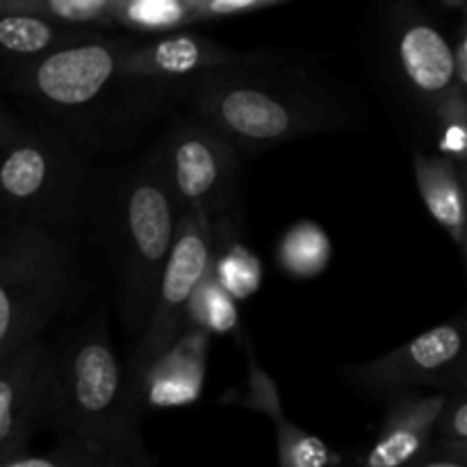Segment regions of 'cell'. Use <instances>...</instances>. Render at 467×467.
Here are the masks:
<instances>
[{"instance_id":"obj_1","label":"cell","mask_w":467,"mask_h":467,"mask_svg":"<svg viewBox=\"0 0 467 467\" xmlns=\"http://www.w3.org/2000/svg\"><path fill=\"white\" fill-rule=\"evenodd\" d=\"M128 36L108 35L0 73L9 91L82 153L128 149L173 103L171 85L123 71Z\"/></svg>"},{"instance_id":"obj_2","label":"cell","mask_w":467,"mask_h":467,"mask_svg":"<svg viewBox=\"0 0 467 467\" xmlns=\"http://www.w3.org/2000/svg\"><path fill=\"white\" fill-rule=\"evenodd\" d=\"M171 94L187 114L217 128L244 153L356 126V109L340 87L315 76L292 50L258 67L173 82Z\"/></svg>"},{"instance_id":"obj_3","label":"cell","mask_w":467,"mask_h":467,"mask_svg":"<svg viewBox=\"0 0 467 467\" xmlns=\"http://www.w3.org/2000/svg\"><path fill=\"white\" fill-rule=\"evenodd\" d=\"M87 219L112 263L123 328L140 337L181 223L155 149L123 169L91 173Z\"/></svg>"},{"instance_id":"obj_4","label":"cell","mask_w":467,"mask_h":467,"mask_svg":"<svg viewBox=\"0 0 467 467\" xmlns=\"http://www.w3.org/2000/svg\"><path fill=\"white\" fill-rule=\"evenodd\" d=\"M141 406L114 351L105 313L53 347L41 427L50 429L57 442L99 456L146 451Z\"/></svg>"},{"instance_id":"obj_5","label":"cell","mask_w":467,"mask_h":467,"mask_svg":"<svg viewBox=\"0 0 467 467\" xmlns=\"http://www.w3.org/2000/svg\"><path fill=\"white\" fill-rule=\"evenodd\" d=\"M78 278L71 235L35 226L0 231V363L39 340L67 308Z\"/></svg>"},{"instance_id":"obj_6","label":"cell","mask_w":467,"mask_h":467,"mask_svg":"<svg viewBox=\"0 0 467 467\" xmlns=\"http://www.w3.org/2000/svg\"><path fill=\"white\" fill-rule=\"evenodd\" d=\"M87 155L55 128L36 123L26 141L0 150V219L71 235L87 219Z\"/></svg>"},{"instance_id":"obj_7","label":"cell","mask_w":467,"mask_h":467,"mask_svg":"<svg viewBox=\"0 0 467 467\" xmlns=\"http://www.w3.org/2000/svg\"><path fill=\"white\" fill-rule=\"evenodd\" d=\"M379 62L397 96L429 126L456 87L451 39L418 3H388L377 18ZM467 94V91H465Z\"/></svg>"},{"instance_id":"obj_8","label":"cell","mask_w":467,"mask_h":467,"mask_svg":"<svg viewBox=\"0 0 467 467\" xmlns=\"http://www.w3.org/2000/svg\"><path fill=\"white\" fill-rule=\"evenodd\" d=\"M181 214L210 226L240 213V150L217 128L192 114H178L153 146Z\"/></svg>"},{"instance_id":"obj_9","label":"cell","mask_w":467,"mask_h":467,"mask_svg":"<svg viewBox=\"0 0 467 467\" xmlns=\"http://www.w3.org/2000/svg\"><path fill=\"white\" fill-rule=\"evenodd\" d=\"M213 226L194 214H181L176 242L155 287L149 319L126 365L128 383L140 401L146 374L192 327V306L199 287L213 274Z\"/></svg>"},{"instance_id":"obj_10","label":"cell","mask_w":467,"mask_h":467,"mask_svg":"<svg viewBox=\"0 0 467 467\" xmlns=\"http://www.w3.org/2000/svg\"><path fill=\"white\" fill-rule=\"evenodd\" d=\"M283 0H26L27 14L57 26L150 39L201 23L267 12Z\"/></svg>"},{"instance_id":"obj_11","label":"cell","mask_w":467,"mask_h":467,"mask_svg":"<svg viewBox=\"0 0 467 467\" xmlns=\"http://www.w3.org/2000/svg\"><path fill=\"white\" fill-rule=\"evenodd\" d=\"M337 374L356 390L386 400L424 388L454 392L467 383L465 327L461 319L438 324L379 358L342 365Z\"/></svg>"},{"instance_id":"obj_12","label":"cell","mask_w":467,"mask_h":467,"mask_svg":"<svg viewBox=\"0 0 467 467\" xmlns=\"http://www.w3.org/2000/svg\"><path fill=\"white\" fill-rule=\"evenodd\" d=\"M285 50H240L219 44L201 32L182 30L171 35L132 39L128 36L123 48V71L137 80H153L173 85L203 73L226 71V68L258 67L278 59Z\"/></svg>"},{"instance_id":"obj_13","label":"cell","mask_w":467,"mask_h":467,"mask_svg":"<svg viewBox=\"0 0 467 467\" xmlns=\"http://www.w3.org/2000/svg\"><path fill=\"white\" fill-rule=\"evenodd\" d=\"M53 347L35 340L0 363V463L26 454L41 427Z\"/></svg>"},{"instance_id":"obj_14","label":"cell","mask_w":467,"mask_h":467,"mask_svg":"<svg viewBox=\"0 0 467 467\" xmlns=\"http://www.w3.org/2000/svg\"><path fill=\"white\" fill-rule=\"evenodd\" d=\"M450 392H404L388 400L381 431L356 467H406L433 450L436 424Z\"/></svg>"},{"instance_id":"obj_15","label":"cell","mask_w":467,"mask_h":467,"mask_svg":"<svg viewBox=\"0 0 467 467\" xmlns=\"http://www.w3.org/2000/svg\"><path fill=\"white\" fill-rule=\"evenodd\" d=\"M103 36H108V32L57 26L35 14L18 12L9 0H0V73Z\"/></svg>"},{"instance_id":"obj_16","label":"cell","mask_w":467,"mask_h":467,"mask_svg":"<svg viewBox=\"0 0 467 467\" xmlns=\"http://www.w3.org/2000/svg\"><path fill=\"white\" fill-rule=\"evenodd\" d=\"M235 404L246 406L251 410L267 415L276 429V450L278 465L281 467H328L331 463V451L322 438L304 431L290 422L283 413L281 397H278L274 379L260 368L258 360L249 351V377L242 395H237Z\"/></svg>"},{"instance_id":"obj_17","label":"cell","mask_w":467,"mask_h":467,"mask_svg":"<svg viewBox=\"0 0 467 467\" xmlns=\"http://www.w3.org/2000/svg\"><path fill=\"white\" fill-rule=\"evenodd\" d=\"M208 331L190 327L185 336L150 368L141 386V401L150 406H176L196 400L203 386Z\"/></svg>"},{"instance_id":"obj_18","label":"cell","mask_w":467,"mask_h":467,"mask_svg":"<svg viewBox=\"0 0 467 467\" xmlns=\"http://www.w3.org/2000/svg\"><path fill=\"white\" fill-rule=\"evenodd\" d=\"M413 173L420 196L429 214L441 223L461 254L467 246V214H465V173L451 160L438 153H413Z\"/></svg>"},{"instance_id":"obj_19","label":"cell","mask_w":467,"mask_h":467,"mask_svg":"<svg viewBox=\"0 0 467 467\" xmlns=\"http://www.w3.org/2000/svg\"><path fill=\"white\" fill-rule=\"evenodd\" d=\"M235 219L214 223V260L213 278L228 296H249L260 283V265L249 249L237 240H231V228Z\"/></svg>"},{"instance_id":"obj_20","label":"cell","mask_w":467,"mask_h":467,"mask_svg":"<svg viewBox=\"0 0 467 467\" xmlns=\"http://www.w3.org/2000/svg\"><path fill=\"white\" fill-rule=\"evenodd\" d=\"M331 258V244L319 226L310 222L296 223L278 244V265L296 278H310L324 272Z\"/></svg>"},{"instance_id":"obj_21","label":"cell","mask_w":467,"mask_h":467,"mask_svg":"<svg viewBox=\"0 0 467 467\" xmlns=\"http://www.w3.org/2000/svg\"><path fill=\"white\" fill-rule=\"evenodd\" d=\"M431 132L436 137L438 155L451 160L461 173L467 176V94L456 91L451 94L431 123Z\"/></svg>"},{"instance_id":"obj_22","label":"cell","mask_w":467,"mask_h":467,"mask_svg":"<svg viewBox=\"0 0 467 467\" xmlns=\"http://www.w3.org/2000/svg\"><path fill=\"white\" fill-rule=\"evenodd\" d=\"M433 451L465 463L467 459V392L465 388L450 392L442 406L433 436Z\"/></svg>"},{"instance_id":"obj_23","label":"cell","mask_w":467,"mask_h":467,"mask_svg":"<svg viewBox=\"0 0 467 467\" xmlns=\"http://www.w3.org/2000/svg\"><path fill=\"white\" fill-rule=\"evenodd\" d=\"M192 327L203 331H233L237 327V313L233 299L214 283L213 274L208 281L196 292L194 306H192Z\"/></svg>"},{"instance_id":"obj_24","label":"cell","mask_w":467,"mask_h":467,"mask_svg":"<svg viewBox=\"0 0 467 467\" xmlns=\"http://www.w3.org/2000/svg\"><path fill=\"white\" fill-rule=\"evenodd\" d=\"M103 456L91 454L76 445H62L57 442L53 451L48 454H23L12 461H5L0 467H94Z\"/></svg>"},{"instance_id":"obj_25","label":"cell","mask_w":467,"mask_h":467,"mask_svg":"<svg viewBox=\"0 0 467 467\" xmlns=\"http://www.w3.org/2000/svg\"><path fill=\"white\" fill-rule=\"evenodd\" d=\"M35 132V126H27L26 121L16 117L5 103H0V150L16 146L26 141Z\"/></svg>"},{"instance_id":"obj_26","label":"cell","mask_w":467,"mask_h":467,"mask_svg":"<svg viewBox=\"0 0 467 467\" xmlns=\"http://www.w3.org/2000/svg\"><path fill=\"white\" fill-rule=\"evenodd\" d=\"M451 55H454L456 87H459L461 91H467V21L465 18H461L459 27H456L454 32Z\"/></svg>"},{"instance_id":"obj_27","label":"cell","mask_w":467,"mask_h":467,"mask_svg":"<svg viewBox=\"0 0 467 467\" xmlns=\"http://www.w3.org/2000/svg\"><path fill=\"white\" fill-rule=\"evenodd\" d=\"M94 467H155V463L146 451H140V454L103 456Z\"/></svg>"},{"instance_id":"obj_28","label":"cell","mask_w":467,"mask_h":467,"mask_svg":"<svg viewBox=\"0 0 467 467\" xmlns=\"http://www.w3.org/2000/svg\"><path fill=\"white\" fill-rule=\"evenodd\" d=\"M406 467H465V463H461V461H454V459H447V456L436 454V451L431 450L424 459L415 461V463Z\"/></svg>"},{"instance_id":"obj_29","label":"cell","mask_w":467,"mask_h":467,"mask_svg":"<svg viewBox=\"0 0 467 467\" xmlns=\"http://www.w3.org/2000/svg\"><path fill=\"white\" fill-rule=\"evenodd\" d=\"M0 223H3V219H0Z\"/></svg>"}]
</instances>
